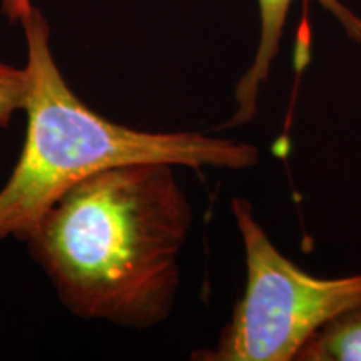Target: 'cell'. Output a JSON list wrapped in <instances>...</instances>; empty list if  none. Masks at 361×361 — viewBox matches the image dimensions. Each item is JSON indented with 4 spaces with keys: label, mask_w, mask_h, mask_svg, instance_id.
Listing matches in <instances>:
<instances>
[{
    "label": "cell",
    "mask_w": 361,
    "mask_h": 361,
    "mask_svg": "<svg viewBox=\"0 0 361 361\" xmlns=\"http://www.w3.org/2000/svg\"><path fill=\"white\" fill-rule=\"evenodd\" d=\"M173 164L109 168L62 192L25 234L64 308L149 329L173 313L192 206Z\"/></svg>",
    "instance_id": "obj_1"
},
{
    "label": "cell",
    "mask_w": 361,
    "mask_h": 361,
    "mask_svg": "<svg viewBox=\"0 0 361 361\" xmlns=\"http://www.w3.org/2000/svg\"><path fill=\"white\" fill-rule=\"evenodd\" d=\"M27 94V74L24 67H16L0 61V129L24 111Z\"/></svg>",
    "instance_id": "obj_6"
},
{
    "label": "cell",
    "mask_w": 361,
    "mask_h": 361,
    "mask_svg": "<svg viewBox=\"0 0 361 361\" xmlns=\"http://www.w3.org/2000/svg\"><path fill=\"white\" fill-rule=\"evenodd\" d=\"M34 7V0H0V11L16 25H20Z\"/></svg>",
    "instance_id": "obj_7"
},
{
    "label": "cell",
    "mask_w": 361,
    "mask_h": 361,
    "mask_svg": "<svg viewBox=\"0 0 361 361\" xmlns=\"http://www.w3.org/2000/svg\"><path fill=\"white\" fill-rule=\"evenodd\" d=\"M293 2L295 0H258L261 20L258 51L250 69L238 80L236 89H234L236 109L224 123V129L241 128V126L250 124L258 116L261 87L268 80L271 66L278 56L288 12ZM314 2H318L324 11L340 22L351 40L361 42V19L350 7H346L341 0H314Z\"/></svg>",
    "instance_id": "obj_4"
},
{
    "label": "cell",
    "mask_w": 361,
    "mask_h": 361,
    "mask_svg": "<svg viewBox=\"0 0 361 361\" xmlns=\"http://www.w3.org/2000/svg\"><path fill=\"white\" fill-rule=\"evenodd\" d=\"M231 213L245 246L246 288L214 348L196 361H295L328 319L361 303V273L319 278L288 259L261 228L250 201L234 197Z\"/></svg>",
    "instance_id": "obj_3"
},
{
    "label": "cell",
    "mask_w": 361,
    "mask_h": 361,
    "mask_svg": "<svg viewBox=\"0 0 361 361\" xmlns=\"http://www.w3.org/2000/svg\"><path fill=\"white\" fill-rule=\"evenodd\" d=\"M295 361H361V303L316 329Z\"/></svg>",
    "instance_id": "obj_5"
},
{
    "label": "cell",
    "mask_w": 361,
    "mask_h": 361,
    "mask_svg": "<svg viewBox=\"0 0 361 361\" xmlns=\"http://www.w3.org/2000/svg\"><path fill=\"white\" fill-rule=\"evenodd\" d=\"M20 25L27 47V130L19 161L0 188V241H22L62 192L116 166L161 162L243 171L259 162L258 147L236 139L112 123L89 107L66 80L42 11L34 7Z\"/></svg>",
    "instance_id": "obj_2"
}]
</instances>
